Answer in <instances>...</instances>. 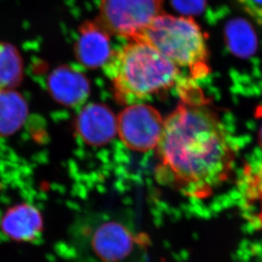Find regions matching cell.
<instances>
[{"label": "cell", "mask_w": 262, "mask_h": 262, "mask_svg": "<svg viewBox=\"0 0 262 262\" xmlns=\"http://www.w3.org/2000/svg\"><path fill=\"white\" fill-rule=\"evenodd\" d=\"M182 100L164 121L157 146V179L194 198H205L227 181L235 151L227 129L191 83L181 87Z\"/></svg>", "instance_id": "6da1fadb"}, {"label": "cell", "mask_w": 262, "mask_h": 262, "mask_svg": "<svg viewBox=\"0 0 262 262\" xmlns=\"http://www.w3.org/2000/svg\"><path fill=\"white\" fill-rule=\"evenodd\" d=\"M129 41L114 51L104 70L118 101L132 105L171 88L181 73L178 67L146 41Z\"/></svg>", "instance_id": "7a4b0ae2"}, {"label": "cell", "mask_w": 262, "mask_h": 262, "mask_svg": "<svg viewBox=\"0 0 262 262\" xmlns=\"http://www.w3.org/2000/svg\"><path fill=\"white\" fill-rule=\"evenodd\" d=\"M140 39L154 46L178 68L187 69L193 78L209 72L206 38L192 18L161 14Z\"/></svg>", "instance_id": "3957f363"}, {"label": "cell", "mask_w": 262, "mask_h": 262, "mask_svg": "<svg viewBox=\"0 0 262 262\" xmlns=\"http://www.w3.org/2000/svg\"><path fill=\"white\" fill-rule=\"evenodd\" d=\"M82 262H141L145 240L118 220H103L77 228L74 238Z\"/></svg>", "instance_id": "277c9868"}, {"label": "cell", "mask_w": 262, "mask_h": 262, "mask_svg": "<svg viewBox=\"0 0 262 262\" xmlns=\"http://www.w3.org/2000/svg\"><path fill=\"white\" fill-rule=\"evenodd\" d=\"M162 13V0H101V28L107 33L140 39Z\"/></svg>", "instance_id": "5b68a950"}, {"label": "cell", "mask_w": 262, "mask_h": 262, "mask_svg": "<svg viewBox=\"0 0 262 262\" xmlns=\"http://www.w3.org/2000/svg\"><path fill=\"white\" fill-rule=\"evenodd\" d=\"M164 121L159 112L146 104L129 105L118 118V133L124 145L136 151L156 148Z\"/></svg>", "instance_id": "8992f818"}, {"label": "cell", "mask_w": 262, "mask_h": 262, "mask_svg": "<svg viewBox=\"0 0 262 262\" xmlns=\"http://www.w3.org/2000/svg\"><path fill=\"white\" fill-rule=\"evenodd\" d=\"M76 129L86 144L103 146L110 142L118 133V119L105 105L89 104L78 114Z\"/></svg>", "instance_id": "52a82bcc"}, {"label": "cell", "mask_w": 262, "mask_h": 262, "mask_svg": "<svg viewBox=\"0 0 262 262\" xmlns=\"http://www.w3.org/2000/svg\"><path fill=\"white\" fill-rule=\"evenodd\" d=\"M0 227L3 233L13 241L30 242L43 231V218L33 205L17 204L5 212Z\"/></svg>", "instance_id": "ba28073f"}, {"label": "cell", "mask_w": 262, "mask_h": 262, "mask_svg": "<svg viewBox=\"0 0 262 262\" xmlns=\"http://www.w3.org/2000/svg\"><path fill=\"white\" fill-rule=\"evenodd\" d=\"M49 88L59 103L68 106L80 105L90 94V83L85 76L69 67H61L51 73Z\"/></svg>", "instance_id": "9c48e42d"}, {"label": "cell", "mask_w": 262, "mask_h": 262, "mask_svg": "<svg viewBox=\"0 0 262 262\" xmlns=\"http://www.w3.org/2000/svg\"><path fill=\"white\" fill-rule=\"evenodd\" d=\"M75 50L79 62L90 68L104 67L114 53L108 33L101 26L94 24L83 27Z\"/></svg>", "instance_id": "30bf717a"}, {"label": "cell", "mask_w": 262, "mask_h": 262, "mask_svg": "<svg viewBox=\"0 0 262 262\" xmlns=\"http://www.w3.org/2000/svg\"><path fill=\"white\" fill-rule=\"evenodd\" d=\"M28 114V107L21 96L10 90L0 91V136L17 130Z\"/></svg>", "instance_id": "8fae6325"}, {"label": "cell", "mask_w": 262, "mask_h": 262, "mask_svg": "<svg viewBox=\"0 0 262 262\" xmlns=\"http://www.w3.org/2000/svg\"><path fill=\"white\" fill-rule=\"evenodd\" d=\"M227 45L237 56H250L256 47V37L252 27L243 19H235L226 28Z\"/></svg>", "instance_id": "7c38bea8"}, {"label": "cell", "mask_w": 262, "mask_h": 262, "mask_svg": "<svg viewBox=\"0 0 262 262\" xmlns=\"http://www.w3.org/2000/svg\"><path fill=\"white\" fill-rule=\"evenodd\" d=\"M23 76V60L10 43H0V91L10 90Z\"/></svg>", "instance_id": "4fadbf2b"}, {"label": "cell", "mask_w": 262, "mask_h": 262, "mask_svg": "<svg viewBox=\"0 0 262 262\" xmlns=\"http://www.w3.org/2000/svg\"><path fill=\"white\" fill-rule=\"evenodd\" d=\"M172 4L182 14L192 15L202 12L205 6V0H172Z\"/></svg>", "instance_id": "5bb4252c"}, {"label": "cell", "mask_w": 262, "mask_h": 262, "mask_svg": "<svg viewBox=\"0 0 262 262\" xmlns=\"http://www.w3.org/2000/svg\"><path fill=\"white\" fill-rule=\"evenodd\" d=\"M238 2L255 21L262 24V0H238Z\"/></svg>", "instance_id": "9a60e30c"}, {"label": "cell", "mask_w": 262, "mask_h": 262, "mask_svg": "<svg viewBox=\"0 0 262 262\" xmlns=\"http://www.w3.org/2000/svg\"><path fill=\"white\" fill-rule=\"evenodd\" d=\"M260 145L262 146V126L261 128H260Z\"/></svg>", "instance_id": "2e32d148"}]
</instances>
